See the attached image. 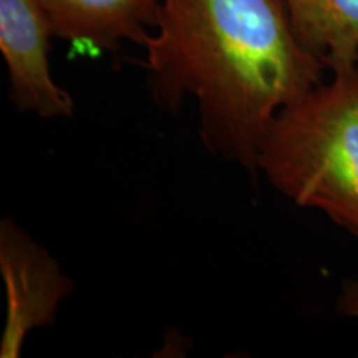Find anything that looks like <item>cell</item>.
I'll list each match as a JSON object with an SVG mask.
<instances>
[{
    "label": "cell",
    "mask_w": 358,
    "mask_h": 358,
    "mask_svg": "<svg viewBox=\"0 0 358 358\" xmlns=\"http://www.w3.org/2000/svg\"><path fill=\"white\" fill-rule=\"evenodd\" d=\"M143 48L155 105L174 115L192 98L206 150L254 179L268 124L327 70L284 0H161Z\"/></svg>",
    "instance_id": "1"
},
{
    "label": "cell",
    "mask_w": 358,
    "mask_h": 358,
    "mask_svg": "<svg viewBox=\"0 0 358 358\" xmlns=\"http://www.w3.org/2000/svg\"><path fill=\"white\" fill-rule=\"evenodd\" d=\"M257 169L282 196L358 237V65L332 71L274 116Z\"/></svg>",
    "instance_id": "2"
},
{
    "label": "cell",
    "mask_w": 358,
    "mask_h": 358,
    "mask_svg": "<svg viewBox=\"0 0 358 358\" xmlns=\"http://www.w3.org/2000/svg\"><path fill=\"white\" fill-rule=\"evenodd\" d=\"M0 274L7 290V320L0 357H20L32 330L55 322L58 303L75 290L60 264L10 217L0 222Z\"/></svg>",
    "instance_id": "3"
},
{
    "label": "cell",
    "mask_w": 358,
    "mask_h": 358,
    "mask_svg": "<svg viewBox=\"0 0 358 358\" xmlns=\"http://www.w3.org/2000/svg\"><path fill=\"white\" fill-rule=\"evenodd\" d=\"M53 29L42 0H0V52L8 70V95L22 113L69 118L75 101L52 77Z\"/></svg>",
    "instance_id": "4"
},
{
    "label": "cell",
    "mask_w": 358,
    "mask_h": 358,
    "mask_svg": "<svg viewBox=\"0 0 358 358\" xmlns=\"http://www.w3.org/2000/svg\"><path fill=\"white\" fill-rule=\"evenodd\" d=\"M53 37L85 53L115 52L124 42L143 47L155 29L161 0H42Z\"/></svg>",
    "instance_id": "5"
},
{
    "label": "cell",
    "mask_w": 358,
    "mask_h": 358,
    "mask_svg": "<svg viewBox=\"0 0 358 358\" xmlns=\"http://www.w3.org/2000/svg\"><path fill=\"white\" fill-rule=\"evenodd\" d=\"M295 32L325 69L358 65V0H284Z\"/></svg>",
    "instance_id": "6"
},
{
    "label": "cell",
    "mask_w": 358,
    "mask_h": 358,
    "mask_svg": "<svg viewBox=\"0 0 358 358\" xmlns=\"http://www.w3.org/2000/svg\"><path fill=\"white\" fill-rule=\"evenodd\" d=\"M338 313L358 319V280H343L337 297Z\"/></svg>",
    "instance_id": "7"
}]
</instances>
